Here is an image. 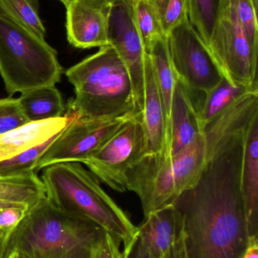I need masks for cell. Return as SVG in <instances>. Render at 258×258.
<instances>
[{"instance_id":"4","label":"cell","mask_w":258,"mask_h":258,"mask_svg":"<svg viewBox=\"0 0 258 258\" xmlns=\"http://www.w3.org/2000/svg\"><path fill=\"white\" fill-rule=\"evenodd\" d=\"M204 132L172 156L145 155L127 172V191L139 197L144 216L171 206L195 184L215 150Z\"/></svg>"},{"instance_id":"17","label":"cell","mask_w":258,"mask_h":258,"mask_svg":"<svg viewBox=\"0 0 258 258\" xmlns=\"http://www.w3.org/2000/svg\"><path fill=\"white\" fill-rule=\"evenodd\" d=\"M242 191L250 237L258 239V117L245 133Z\"/></svg>"},{"instance_id":"6","label":"cell","mask_w":258,"mask_h":258,"mask_svg":"<svg viewBox=\"0 0 258 258\" xmlns=\"http://www.w3.org/2000/svg\"><path fill=\"white\" fill-rule=\"evenodd\" d=\"M45 197L27 213L33 220L25 236L34 258H70L89 248L104 230L82 218L70 221Z\"/></svg>"},{"instance_id":"30","label":"cell","mask_w":258,"mask_h":258,"mask_svg":"<svg viewBox=\"0 0 258 258\" xmlns=\"http://www.w3.org/2000/svg\"><path fill=\"white\" fill-rule=\"evenodd\" d=\"M27 210L24 208H3L0 209V231H14L27 217Z\"/></svg>"},{"instance_id":"28","label":"cell","mask_w":258,"mask_h":258,"mask_svg":"<svg viewBox=\"0 0 258 258\" xmlns=\"http://www.w3.org/2000/svg\"><path fill=\"white\" fill-rule=\"evenodd\" d=\"M28 122L18 98L9 97L0 99V135Z\"/></svg>"},{"instance_id":"39","label":"cell","mask_w":258,"mask_h":258,"mask_svg":"<svg viewBox=\"0 0 258 258\" xmlns=\"http://www.w3.org/2000/svg\"><path fill=\"white\" fill-rule=\"evenodd\" d=\"M20 254H21V251H19V252H18V254H17L16 257L15 258H20Z\"/></svg>"},{"instance_id":"24","label":"cell","mask_w":258,"mask_h":258,"mask_svg":"<svg viewBox=\"0 0 258 258\" xmlns=\"http://www.w3.org/2000/svg\"><path fill=\"white\" fill-rule=\"evenodd\" d=\"M133 13L144 49L148 54L156 41L165 36L156 12L154 0H135Z\"/></svg>"},{"instance_id":"26","label":"cell","mask_w":258,"mask_h":258,"mask_svg":"<svg viewBox=\"0 0 258 258\" xmlns=\"http://www.w3.org/2000/svg\"><path fill=\"white\" fill-rule=\"evenodd\" d=\"M154 3L165 36L189 19L188 0H154Z\"/></svg>"},{"instance_id":"35","label":"cell","mask_w":258,"mask_h":258,"mask_svg":"<svg viewBox=\"0 0 258 258\" xmlns=\"http://www.w3.org/2000/svg\"><path fill=\"white\" fill-rule=\"evenodd\" d=\"M89 248H90V247H89V248H85V249L81 250V251H79L77 254H74V255H73L72 257L70 258H89Z\"/></svg>"},{"instance_id":"37","label":"cell","mask_w":258,"mask_h":258,"mask_svg":"<svg viewBox=\"0 0 258 258\" xmlns=\"http://www.w3.org/2000/svg\"><path fill=\"white\" fill-rule=\"evenodd\" d=\"M20 258H34L33 257H32L30 254H20Z\"/></svg>"},{"instance_id":"13","label":"cell","mask_w":258,"mask_h":258,"mask_svg":"<svg viewBox=\"0 0 258 258\" xmlns=\"http://www.w3.org/2000/svg\"><path fill=\"white\" fill-rule=\"evenodd\" d=\"M197 95L176 82L171 104V124L168 138L160 153L172 156L190 145L202 130L198 120Z\"/></svg>"},{"instance_id":"7","label":"cell","mask_w":258,"mask_h":258,"mask_svg":"<svg viewBox=\"0 0 258 258\" xmlns=\"http://www.w3.org/2000/svg\"><path fill=\"white\" fill-rule=\"evenodd\" d=\"M146 154L142 113L132 115L83 164L118 192L127 191V172Z\"/></svg>"},{"instance_id":"29","label":"cell","mask_w":258,"mask_h":258,"mask_svg":"<svg viewBox=\"0 0 258 258\" xmlns=\"http://www.w3.org/2000/svg\"><path fill=\"white\" fill-rule=\"evenodd\" d=\"M121 244L110 233L104 231L91 245L89 258H124V251L120 248Z\"/></svg>"},{"instance_id":"1","label":"cell","mask_w":258,"mask_h":258,"mask_svg":"<svg viewBox=\"0 0 258 258\" xmlns=\"http://www.w3.org/2000/svg\"><path fill=\"white\" fill-rule=\"evenodd\" d=\"M248 128L221 139L198 181L173 203L183 223L186 258H243L258 242L250 237L242 191Z\"/></svg>"},{"instance_id":"20","label":"cell","mask_w":258,"mask_h":258,"mask_svg":"<svg viewBox=\"0 0 258 258\" xmlns=\"http://www.w3.org/2000/svg\"><path fill=\"white\" fill-rule=\"evenodd\" d=\"M157 78L159 89L163 98L166 114V137L168 138L171 124V104L173 94L177 80L170 56L168 36H162L156 41L148 53Z\"/></svg>"},{"instance_id":"2","label":"cell","mask_w":258,"mask_h":258,"mask_svg":"<svg viewBox=\"0 0 258 258\" xmlns=\"http://www.w3.org/2000/svg\"><path fill=\"white\" fill-rule=\"evenodd\" d=\"M41 180L45 197L59 210L93 223L124 247L136 237L137 227L80 162L45 167Z\"/></svg>"},{"instance_id":"25","label":"cell","mask_w":258,"mask_h":258,"mask_svg":"<svg viewBox=\"0 0 258 258\" xmlns=\"http://www.w3.org/2000/svg\"><path fill=\"white\" fill-rule=\"evenodd\" d=\"M59 134H56L45 142L35 146L20 154L6 160L1 161L0 177H11L25 174L30 171H35V168L39 159Z\"/></svg>"},{"instance_id":"36","label":"cell","mask_w":258,"mask_h":258,"mask_svg":"<svg viewBox=\"0 0 258 258\" xmlns=\"http://www.w3.org/2000/svg\"><path fill=\"white\" fill-rule=\"evenodd\" d=\"M12 206H16V207H21L24 208V209H25V208L23 207V206H20V205L14 204V203H6V202L0 201V209H3V208L12 207ZM25 209L26 210H27V209ZM27 212H28V210H27Z\"/></svg>"},{"instance_id":"5","label":"cell","mask_w":258,"mask_h":258,"mask_svg":"<svg viewBox=\"0 0 258 258\" xmlns=\"http://www.w3.org/2000/svg\"><path fill=\"white\" fill-rule=\"evenodd\" d=\"M63 68L45 39L0 14V75L9 97L60 83Z\"/></svg>"},{"instance_id":"34","label":"cell","mask_w":258,"mask_h":258,"mask_svg":"<svg viewBox=\"0 0 258 258\" xmlns=\"http://www.w3.org/2000/svg\"><path fill=\"white\" fill-rule=\"evenodd\" d=\"M243 258H258V242H254L250 245Z\"/></svg>"},{"instance_id":"9","label":"cell","mask_w":258,"mask_h":258,"mask_svg":"<svg viewBox=\"0 0 258 258\" xmlns=\"http://www.w3.org/2000/svg\"><path fill=\"white\" fill-rule=\"evenodd\" d=\"M168 43L177 80L195 95H204L225 77L189 19L168 35Z\"/></svg>"},{"instance_id":"16","label":"cell","mask_w":258,"mask_h":258,"mask_svg":"<svg viewBox=\"0 0 258 258\" xmlns=\"http://www.w3.org/2000/svg\"><path fill=\"white\" fill-rule=\"evenodd\" d=\"M73 116L31 122L0 135V162L20 154L60 133Z\"/></svg>"},{"instance_id":"32","label":"cell","mask_w":258,"mask_h":258,"mask_svg":"<svg viewBox=\"0 0 258 258\" xmlns=\"http://www.w3.org/2000/svg\"><path fill=\"white\" fill-rule=\"evenodd\" d=\"M123 251L124 258H151L139 240L137 235L127 247H124Z\"/></svg>"},{"instance_id":"10","label":"cell","mask_w":258,"mask_h":258,"mask_svg":"<svg viewBox=\"0 0 258 258\" xmlns=\"http://www.w3.org/2000/svg\"><path fill=\"white\" fill-rule=\"evenodd\" d=\"M132 115L104 119L73 116L42 155L35 171L59 162L83 163Z\"/></svg>"},{"instance_id":"40","label":"cell","mask_w":258,"mask_h":258,"mask_svg":"<svg viewBox=\"0 0 258 258\" xmlns=\"http://www.w3.org/2000/svg\"><path fill=\"white\" fill-rule=\"evenodd\" d=\"M59 1L62 2V3H63L65 0H59Z\"/></svg>"},{"instance_id":"19","label":"cell","mask_w":258,"mask_h":258,"mask_svg":"<svg viewBox=\"0 0 258 258\" xmlns=\"http://www.w3.org/2000/svg\"><path fill=\"white\" fill-rule=\"evenodd\" d=\"M45 197V186L35 171L0 177V201L20 205L29 212Z\"/></svg>"},{"instance_id":"14","label":"cell","mask_w":258,"mask_h":258,"mask_svg":"<svg viewBox=\"0 0 258 258\" xmlns=\"http://www.w3.org/2000/svg\"><path fill=\"white\" fill-rule=\"evenodd\" d=\"M136 235L151 258H163L183 239L181 217L173 205L154 211L145 216Z\"/></svg>"},{"instance_id":"23","label":"cell","mask_w":258,"mask_h":258,"mask_svg":"<svg viewBox=\"0 0 258 258\" xmlns=\"http://www.w3.org/2000/svg\"><path fill=\"white\" fill-rule=\"evenodd\" d=\"M188 3L189 21L209 46L225 0H188Z\"/></svg>"},{"instance_id":"18","label":"cell","mask_w":258,"mask_h":258,"mask_svg":"<svg viewBox=\"0 0 258 258\" xmlns=\"http://www.w3.org/2000/svg\"><path fill=\"white\" fill-rule=\"evenodd\" d=\"M18 100L30 122L61 117L65 110L62 95L56 86H41L25 91Z\"/></svg>"},{"instance_id":"27","label":"cell","mask_w":258,"mask_h":258,"mask_svg":"<svg viewBox=\"0 0 258 258\" xmlns=\"http://www.w3.org/2000/svg\"><path fill=\"white\" fill-rule=\"evenodd\" d=\"M236 13L242 29L252 47L258 53L257 8L252 0H234Z\"/></svg>"},{"instance_id":"22","label":"cell","mask_w":258,"mask_h":258,"mask_svg":"<svg viewBox=\"0 0 258 258\" xmlns=\"http://www.w3.org/2000/svg\"><path fill=\"white\" fill-rule=\"evenodd\" d=\"M0 14L45 39V29L39 17L38 0H0Z\"/></svg>"},{"instance_id":"21","label":"cell","mask_w":258,"mask_h":258,"mask_svg":"<svg viewBox=\"0 0 258 258\" xmlns=\"http://www.w3.org/2000/svg\"><path fill=\"white\" fill-rule=\"evenodd\" d=\"M251 90L240 85L233 84L224 77L212 90L204 94L198 107V120L201 130L216 119L235 101Z\"/></svg>"},{"instance_id":"31","label":"cell","mask_w":258,"mask_h":258,"mask_svg":"<svg viewBox=\"0 0 258 258\" xmlns=\"http://www.w3.org/2000/svg\"><path fill=\"white\" fill-rule=\"evenodd\" d=\"M14 231L0 232V258H15L19 249L13 247L12 239Z\"/></svg>"},{"instance_id":"15","label":"cell","mask_w":258,"mask_h":258,"mask_svg":"<svg viewBox=\"0 0 258 258\" xmlns=\"http://www.w3.org/2000/svg\"><path fill=\"white\" fill-rule=\"evenodd\" d=\"M142 119L146 143L145 155L160 153L166 137V114L163 98L148 54H145V97Z\"/></svg>"},{"instance_id":"11","label":"cell","mask_w":258,"mask_h":258,"mask_svg":"<svg viewBox=\"0 0 258 258\" xmlns=\"http://www.w3.org/2000/svg\"><path fill=\"white\" fill-rule=\"evenodd\" d=\"M135 0L112 2L108 41L127 68L133 84L136 110L142 113L145 97V53L133 13Z\"/></svg>"},{"instance_id":"3","label":"cell","mask_w":258,"mask_h":258,"mask_svg":"<svg viewBox=\"0 0 258 258\" xmlns=\"http://www.w3.org/2000/svg\"><path fill=\"white\" fill-rule=\"evenodd\" d=\"M65 75L75 89L65 116L104 119L139 113L128 71L110 45L100 47Z\"/></svg>"},{"instance_id":"38","label":"cell","mask_w":258,"mask_h":258,"mask_svg":"<svg viewBox=\"0 0 258 258\" xmlns=\"http://www.w3.org/2000/svg\"><path fill=\"white\" fill-rule=\"evenodd\" d=\"M253 3H254V6H256V7L257 8L258 3H257V0H252Z\"/></svg>"},{"instance_id":"8","label":"cell","mask_w":258,"mask_h":258,"mask_svg":"<svg viewBox=\"0 0 258 258\" xmlns=\"http://www.w3.org/2000/svg\"><path fill=\"white\" fill-rule=\"evenodd\" d=\"M208 47L229 81L258 91V53L241 26L234 0H225Z\"/></svg>"},{"instance_id":"33","label":"cell","mask_w":258,"mask_h":258,"mask_svg":"<svg viewBox=\"0 0 258 258\" xmlns=\"http://www.w3.org/2000/svg\"><path fill=\"white\" fill-rule=\"evenodd\" d=\"M163 258H186L183 239L178 241Z\"/></svg>"},{"instance_id":"12","label":"cell","mask_w":258,"mask_h":258,"mask_svg":"<svg viewBox=\"0 0 258 258\" xmlns=\"http://www.w3.org/2000/svg\"><path fill=\"white\" fill-rule=\"evenodd\" d=\"M66 31L68 42L81 49L109 45L108 21L111 0H68Z\"/></svg>"},{"instance_id":"41","label":"cell","mask_w":258,"mask_h":258,"mask_svg":"<svg viewBox=\"0 0 258 258\" xmlns=\"http://www.w3.org/2000/svg\"><path fill=\"white\" fill-rule=\"evenodd\" d=\"M66 1H68V0H65V1H64V3H65V2H66Z\"/></svg>"}]
</instances>
